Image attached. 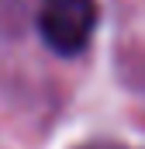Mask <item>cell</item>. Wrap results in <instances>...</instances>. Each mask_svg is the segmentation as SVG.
<instances>
[{
	"label": "cell",
	"instance_id": "obj_1",
	"mask_svg": "<svg viewBox=\"0 0 145 149\" xmlns=\"http://www.w3.org/2000/svg\"><path fill=\"white\" fill-rule=\"evenodd\" d=\"M100 10L97 0H45L38 10V35L59 56H76L90 45Z\"/></svg>",
	"mask_w": 145,
	"mask_h": 149
}]
</instances>
